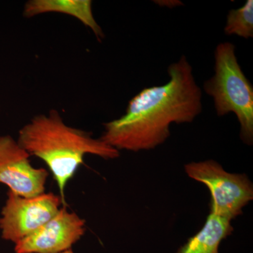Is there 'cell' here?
Instances as JSON below:
<instances>
[{"mask_svg":"<svg viewBox=\"0 0 253 253\" xmlns=\"http://www.w3.org/2000/svg\"><path fill=\"white\" fill-rule=\"evenodd\" d=\"M16 141L30 156L40 158L47 166L59 187L63 206H66V185L84 163L86 155L105 160L120 156L119 151L101 138L68 126L54 109L35 116L20 129Z\"/></svg>","mask_w":253,"mask_h":253,"instance_id":"cell-2","label":"cell"},{"mask_svg":"<svg viewBox=\"0 0 253 253\" xmlns=\"http://www.w3.org/2000/svg\"><path fill=\"white\" fill-rule=\"evenodd\" d=\"M224 33L249 39L253 37V1L248 0L239 9H231L226 18Z\"/></svg>","mask_w":253,"mask_h":253,"instance_id":"cell-10","label":"cell"},{"mask_svg":"<svg viewBox=\"0 0 253 253\" xmlns=\"http://www.w3.org/2000/svg\"><path fill=\"white\" fill-rule=\"evenodd\" d=\"M59 253H74L73 252L72 250L70 249V250H68V251H63V252Z\"/></svg>","mask_w":253,"mask_h":253,"instance_id":"cell-11","label":"cell"},{"mask_svg":"<svg viewBox=\"0 0 253 253\" xmlns=\"http://www.w3.org/2000/svg\"><path fill=\"white\" fill-rule=\"evenodd\" d=\"M231 221L210 213L201 230L176 253H219L221 243L234 231Z\"/></svg>","mask_w":253,"mask_h":253,"instance_id":"cell-9","label":"cell"},{"mask_svg":"<svg viewBox=\"0 0 253 253\" xmlns=\"http://www.w3.org/2000/svg\"><path fill=\"white\" fill-rule=\"evenodd\" d=\"M47 13H59L77 18L89 28L99 41L105 35L95 19L91 0H29L24 5L23 16L33 18Z\"/></svg>","mask_w":253,"mask_h":253,"instance_id":"cell-8","label":"cell"},{"mask_svg":"<svg viewBox=\"0 0 253 253\" xmlns=\"http://www.w3.org/2000/svg\"><path fill=\"white\" fill-rule=\"evenodd\" d=\"M204 91L212 96L219 117L234 113L240 125V138L253 144V86L241 69L236 46L229 42L218 44L214 52V74L205 82Z\"/></svg>","mask_w":253,"mask_h":253,"instance_id":"cell-3","label":"cell"},{"mask_svg":"<svg viewBox=\"0 0 253 253\" xmlns=\"http://www.w3.org/2000/svg\"><path fill=\"white\" fill-rule=\"evenodd\" d=\"M62 205L60 195L54 193L26 198L9 190L0 217L1 238L16 244L54 217Z\"/></svg>","mask_w":253,"mask_h":253,"instance_id":"cell-5","label":"cell"},{"mask_svg":"<svg viewBox=\"0 0 253 253\" xmlns=\"http://www.w3.org/2000/svg\"><path fill=\"white\" fill-rule=\"evenodd\" d=\"M166 84L144 88L131 98L126 113L104 123L101 139L118 151L156 149L170 136L172 123H191L202 112V91L185 56L168 68Z\"/></svg>","mask_w":253,"mask_h":253,"instance_id":"cell-1","label":"cell"},{"mask_svg":"<svg viewBox=\"0 0 253 253\" xmlns=\"http://www.w3.org/2000/svg\"><path fill=\"white\" fill-rule=\"evenodd\" d=\"M30 155L9 135L0 136V183L23 197L45 193L49 172L31 164Z\"/></svg>","mask_w":253,"mask_h":253,"instance_id":"cell-6","label":"cell"},{"mask_svg":"<svg viewBox=\"0 0 253 253\" xmlns=\"http://www.w3.org/2000/svg\"><path fill=\"white\" fill-rule=\"evenodd\" d=\"M184 168L189 178L207 186L211 214L232 221L253 200V184L244 173L227 172L214 160L191 162Z\"/></svg>","mask_w":253,"mask_h":253,"instance_id":"cell-4","label":"cell"},{"mask_svg":"<svg viewBox=\"0 0 253 253\" xmlns=\"http://www.w3.org/2000/svg\"><path fill=\"white\" fill-rule=\"evenodd\" d=\"M86 221L66 206L31 235L15 244L16 253H59L71 249L86 231Z\"/></svg>","mask_w":253,"mask_h":253,"instance_id":"cell-7","label":"cell"}]
</instances>
